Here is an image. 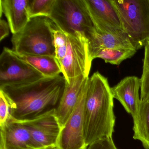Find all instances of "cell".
<instances>
[{
  "instance_id": "4",
  "label": "cell",
  "mask_w": 149,
  "mask_h": 149,
  "mask_svg": "<svg viewBox=\"0 0 149 149\" xmlns=\"http://www.w3.org/2000/svg\"><path fill=\"white\" fill-rule=\"evenodd\" d=\"M49 18L65 33H81L88 41L97 33L83 0H56Z\"/></svg>"
},
{
  "instance_id": "9",
  "label": "cell",
  "mask_w": 149,
  "mask_h": 149,
  "mask_svg": "<svg viewBox=\"0 0 149 149\" xmlns=\"http://www.w3.org/2000/svg\"><path fill=\"white\" fill-rule=\"evenodd\" d=\"M56 109H53L32 119L18 120L30 132L35 149L56 146L61 129L56 116Z\"/></svg>"
},
{
  "instance_id": "14",
  "label": "cell",
  "mask_w": 149,
  "mask_h": 149,
  "mask_svg": "<svg viewBox=\"0 0 149 149\" xmlns=\"http://www.w3.org/2000/svg\"><path fill=\"white\" fill-rule=\"evenodd\" d=\"M29 0H0L1 17L5 15L13 34L21 31L29 21Z\"/></svg>"
},
{
  "instance_id": "2",
  "label": "cell",
  "mask_w": 149,
  "mask_h": 149,
  "mask_svg": "<svg viewBox=\"0 0 149 149\" xmlns=\"http://www.w3.org/2000/svg\"><path fill=\"white\" fill-rule=\"evenodd\" d=\"M116 116L114 97L108 79L98 71L88 78L84 109V134L88 147L95 141L112 138Z\"/></svg>"
},
{
  "instance_id": "22",
  "label": "cell",
  "mask_w": 149,
  "mask_h": 149,
  "mask_svg": "<svg viewBox=\"0 0 149 149\" xmlns=\"http://www.w3.org/2000/svg\"><path fill=\"white\" fill-rule=\"evenodd\" d=\"M12 105L5 92L0 90V126L4 125L13 118L11 115Z\"/></svg>"
},
{
  "instance_id": "5",
  "label": "cell",
  "mask_w": 149,
  "mask_h": 149,
  "mask_svg": "<svg viewBox=\"0 0 149 149\" xmlns=\"http://www.w3.org/2000/svg\"><path fill=\"white\" fill-rule=\"evenodd\" d=\"M126 33L136 50L149 40V0H112Z\"/></svg>"
},
{
  "instance_id": "25",
  "label": "cell",
  "mask_w": 149,
  "mask_h": 149,
  "mask_svg": "<svg viewBox=\"0 0 149 149\" xmlns=\"http://www.w3.org/2000/svg\"><path fill=\"white\" fill-rule=\"evenodd\" d=\"M45 149H57L56 146H53V147H48V148H46Z\"/></svg>"
},
{
  "instance_id": "23",
  "label": "cell",
  "mask_w": 149,
  "mask_h": 149,
  "mask_svg": "<svg viewBox=\"0 0 149 149\" xmlns=\"http://www.w3.org/2000/svg\"><path fill=\"white\" fill-rule=\"evenodd\" d=\"M86 149H118L112 138L102 139L92 143Z\"/></svg>"
},
{
  "instance_id": "17",
  "label": "cell",
  "mask_w": 149,
  "mask_h": 149,
  "mask_svg": "<svg viewBox=\"0 0 149 149\" xmlns=\"http://www.w3.org/2000/svg\"><path fill=\"white\" fill-rule=\"evenodd\" d=\"M14 52L19 58L30 64L45 77H54L62 73L61 65L55 56L18 54L14 51Z\"/></svg>"
},
{
  "instance_id": "10",
  "label": "cell",
  "mask_w": 149,
  "mask_h": 149,
  "mask_svg": "<svg viewBox=\"0 0 149 149\" xmlns=\"http://www.w3.org/2000/svg\"><path fill=\"white\" fill-rule=\"evenodd\" d=\"M83 1L97 33L115 34L124 31L112 0Z\"/></svg>"
},
{
  "instance_id": "24",
  "label": "cell",
  "mask_w": 149,
  "mask_h": 149,
  "mask_svg": "<svg viewBox=\"0 0 149 149\" xmlns=\"http://www.w3.org/2000/svg\"><path fill=\"white\" fill-rule=\"evenodd\" d=\"M10 27L8 22L1 19L0 20V41L9 35Z\"/></svg>"
},
{
  "instance_id": "7",
  "label": "cell",
  "mask_w": 149,
  "mask_h": 149,
  "mask_svg": "<svg viewBox=\"0 0 149 149\" xmlns=\"http://www.w3.org/2000/svg\"><path fill=\"white\" fill-rule=\"evenodd\" d=\"M65 34L68 49L60 63L63 76L67 81L81 75L89 77L92 62L90 60L88 40L81 33Z\"/></svg>"
},
{
  "instance_id": "8",
  "label": "cell",
  "mask_w": 149,
  "mask_h": 149,
  "mask_svg": "<svg viewBox=\"0 0 149 149\" xmlns=\"http://www.w3.org/2000/svg\"><path fill=\"white\" fill-rule=\"evenodd\" d=\"M88 79L71 115L61 129L56 143L57 149H86L88 147L84 134V109Z\"/></svg>"
},
{
  "instance_id": "19",
  "label": "cell",
  "mask_w": 149,
  "mask_h": 149,
  "mask_svg": "<svg viewBox=\"0 0 149 149\" xmlns=\"http://www.w3.org/2000/svg\"><path fill=\"white\" fill-rule=\"evenodd\" d=\"M56 0H29L30 18L36 16L49 17Z\"/></svg>"
},
{
  "instance_id": "1",
  "label": "cell",
  "mask_w": 149,
  "mask_h": 149,
  "mask_svg": "<svg viewBox=\"0 0 149 149\" xmlns=\"http://www.w3.org/2000/svg\"><path fill=\"white\" fill-rule=\"evenodd\" d=\"M65 84V78L60 74L0 90L5 92L11 102L13 118L25 120L56 109L63 95Z\"/></svg>"
},
{
  "instance_id": "15",
  "label": "cell",
  "mask_w": 149,
  "mask_h": 149,
  "mask_svg": "<svg viewBox=\"0 0 149 149\" xmlns=\"http://www.w3.org/2000/svg\"><path fill=\"white\" fill-rule=\"evenodd\" d=\"M104 49H136L124 31L115 34L97 32L88 41L91 61L95 59L99 51Z\"/></svg>"
},
{
  "instance_id": "3",
  "label": "cell",
  "mask_w": 149,
  "mask_h": 149,
  "mask_svg": "<svg viewBox=\"0 0 149 149\" xmlns=\"http://www.w3.org/2000/svg\"><path fill=\"white\" fill-rule=\"evenodd\" d=\"M54 23L46 16L30 18L25 27L13 35V50L18 54L55 57L54 46Z\"/></svg>"
},
{
  "instance_id": "11",
  "label": "cell",
  "mask_w": 149,
  "mask_h": 149,
  "mask_svg": "<svg viewBox=\"0 0 149 149\" xmlns=\"http://www.w3.org/2000/svg\"><path fill=\"white\" fill-rule=\"evenodd\" d=\"M0 149H35L30 132L15 118L0 126Z\"/></svg>"
},
{
  "instance_id": "6",
  "label": "cell",
  "mask_w": 149,
  "mask_h": 149,
  "mask_svg": "<svg viewBox=\"0 0 149 149\" xmlns=\"http://www.w3.org/2000/svg\"><path fill=\"white\" fill-rule=\"evenodd\" d=\"M45 77L13 49L5 47L0 55V89L31 83Z\"/></svg>"
},
{
  "instance_id": "16",
  "label": "cell",
  "mask_w": 149,
  "mask_h": 149,
  "mask_svg": "<svg viewBox=\"0 0 149 149\" xmlns=\"http://www.w3.org/2000/svg\"><path fill=\"white\" fill-rule=\"evenodd\" d=\"M132 118L133 139L140 141L145 149H149V96L141 99L137 111Z\"/></svg>"
},
{
  "instance_id": "21",
  "label": "cell",
  "mask_w": 149,
  "mask_h": 149,
  "mask_svg": "<svg viewBox=\"0 0 149 149\" xmlns=\"http://www.w3.org/2000/svg\"><path fill=\"white\" fill-rule=\"evenodd\" d=\"M140 81V99H143L149 96V40L144 46L143 72Z\"/></svg>"
},
{
  "instance_id": "20",
  "label": "cell",
  "mask_w": 149,
  "mask_h": 149,
  "mask_svg": "<svg viewBox=\"0 0 149 149\" xmlns=\"http://www.w3.org/2000/svg\"><path fill=\"white\" fill-rule=\"evenodd\" d=\"M54 36L55 57L60 64L67 53L68 39L66 34L55 24L54 28Z\"/></svg>"
},
{
  "instance_id": "18",
  "label": "cell",
  "mask_w": 149,
  "mask_h": 149,
  "mask_svg": "<svg viewBox=\"0 0 149 149\" xmlns=\"http://www.w3.org/2000/svg\"><path fill=\"white\" fill-rule=\"evenodd\" d=\"M136 52V49H104L97 53L95 59L101 58L106 63L118 65L124 60L131 58Z\"/></svg>"
},
{
  "instance_id": "13",
  "label": "cell",
  "mask_w": 149,
  "mask_h": 149,
  "mask_svg": "<svg viewBox=\"0 0 149 149\" xmlns=\"http://www.w3.org/2000/svg\"><path fill=\"white\" fill-rule=\"evenodd\" d=\"M89 77L81 75L66 81L65 88L55 115L61 129L75 107L84 84Z\"/></svg>"
},
{
  "instance_id": "12",
  "label": "cell",
  "mask_w": 149,
  "mask_h": 149,
  "mask_svg": "<svg viewBox=\"0 0 149 149\" xmlns=\"http://www.w3.org/2000/svg\"><path fill=\"white\" fill-rule=\"evenodd\" d=\"M140 87V78L133 76L125 77L111 88L114 98L120 102L132 117L136 113L141 101L139 96Z\"/></svg>"
}]
</instances>
